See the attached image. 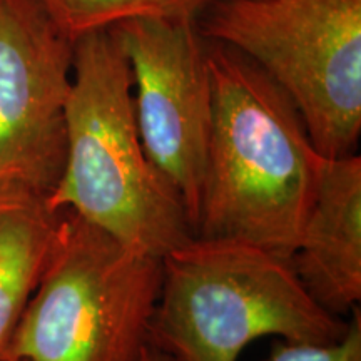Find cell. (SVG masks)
<instances>
[{
	"instance_id": "6da1fadb",
	"label": "cell",
	"mask_w": 361,
	"mask_h": 361,
	"mask_svg": "<svg viewBox=\"0 0 361 361\" xmlns=\"http://www.w3.org/2000/svg\"><path fill=\"white\" fill-rule=\"evenodd\" d=\"M206 52L213 112L194 238L291 259L323 156L295 102L256 62L216 40Z\"/></svg>"
},
{
	"instance_id": "7a4b0ae2",
	"label": "cell",
	"mask_w": 361,
	"mask_h": 361,
	"mask_svg": "<svg viewBox=\"0 0 361 361\" xmlns=\"http://www.w3.org/2000/svg\"><path fill=\"white\" fill-rule=\"evenodd\" d=\"M47 202L157 258L194 238L178 192L144 151L133 75L107 29L75 39L64 171Z\"/></svg>"
},
{
	"instance_id": "3957f363",
	"label": "cell",
	"mask_w": 361,
	"mask_h": 361,
	"mask_svg": "<svg viewBox=\"0 0 361 361\" xmlns=\"http://www.w3.org/2000/svg\"><path fill=\"white\" fill-rule=\"evenodd\" d=\"M348 322L328 313L291 259L238 241L192 238L162 256L147 341L178 361H238L264 336L335 343Z\"/></svg>"
},
{
	"instance_id": "277c9868",
	"label": "cell",
	"mask_w": 361,
	"mask_h": 361,
	"mask_svg": "<svg viewBox=\"0 0 361 361\" xmlns=\"http://www.w3.org/2000/svg\"><path fill=\"white\" fill-rule=\"evenodd\" d=\"M162 258L64 209L51 258L6 361H137L161 291Z\"/></svg>"
},
{
	"instance_id": "5b68a950",
	"label": "cell",
	"mask_w": 361,
	"mask_h": 361,
	"mask_svg": "<svg viewBox=\"0 0 361 361\" xmlns=\"http://www.w3.org/2000/svg\"><path fill=\"white\" fill-rule=\"evenodd\" d=\"M206 40L256 62L300 111L319 156L356 154L361 135V0H207Z\"/></svg>"
},
{
	"instance_id": "8992f818",
	"label": "cell",
	"mask_w": 361,
	"mask_h": 361,
	"mask_svg": "<svg viewBox=\"0 0 361 361\" xmlns=\"http://www.w3.org/2000/svg\"><path fill=\"white\" fill-rule=\"evenodd\" d=\"M107 30L133 75L144 151L176 189L194 233L213 112L206 39L196 16L139 17Z\"/></svg>"
},
{
	"instance_id": "52a82bcc",
	"label": "cell",
	"mask_w": 361,
	"mask_h": 361,
	"mask_svg": "<svg viewBox=\"0 0 361 361\" xmlns=\"http://www.w3.org/2000/svg\"><path fill=\"white\" fill-rule=\"evenodd\" d=\"M74 44L40 0H0V184L44 197L56 189Z\"/></svg>"
},
{
	"instance_id": "ba28073f",
	"label": "cell",
	"mask_w": 361,
	"mask_h": 361,
	"mask_svg": "<svg viewBox=\"0 0 361 361\" xmlns=\"http://www.w3.org/2000/svg\"><path fill=\"white\" fill-rule=\"evenodd\" d=\"M291 264L313 300L335 316L361 301V157H322L313 202Z\"/></svg>"
},
{
	"instance_id": "9c48e42d",
	"label": "cell",
	"mask_w": 361,
	"mask_h": 361,
	"mask_svg": "<svg viewBox=\"0 0 361 361\" xmlns=\"http://www.w3.org/2000/svg\"><path fill=\"white\" fill-rule=\"evenodd\" d=\"M62 216L47 197L0 184V360L42 278Z\"/></svg>"
},
{
	"instance_id": "30bf717a",
	"label": "cell",
	"mask_w": 361,
	"mask_h": 361,
	"mask_svg": "<svg viewBox=\"0 0 361 361\" xmlns=\"http://www.w3.org/2000/svg\"><path fill=\"white\" fill-rule=\"evenodd\" d=\"M72 40L139 17L197 16L207 0H40Z\"/></svg>"
},
{
	"instance_id": "8fae6325",
	"label": "cell",
	"mask_w": 361,
	"mask_h": 361,
	"mask_svg": "<svg viewBox=\"0 0 361 361\" xmlns=\"http://www.w3.org/2000/svg\"><path fill=\"white\" fill-rule=\"evenodd\" d=\"M261 361H361V310L350 313L345 336L335 343H296L274 340L269 353Z\"/></svg>"
},
{
	"instance_id": "7c38bea8",
	"label": "cell",
	"mask_w": 361,
	"mask_h": 361,
	"mask_svg": "<svg viewBox=\"0 0 361 361\" xmlns=\"http://www.w3.org/2000/svg\"><path fill=\"white\" fill-rule=\"evenodd\" d=\"M137 361H178V360L147 341L146 346H144L141 351V355H139Z\"/></svg>"
},
{
	"instance_id": "4fadbf2b",
	"label": "cell",
	"mask_w": 361,
	"mask_h": 361,
	"mask_svg": "<svg viewBox=\"0 0 361 361\" xmlns=\"http://www.w3.org/2000/svg\"><path fill=\"white\" fill-rule=\"evenodd\" d=\"M0 361H6V360H0Z\"/></svg>"
}]
</instances>
